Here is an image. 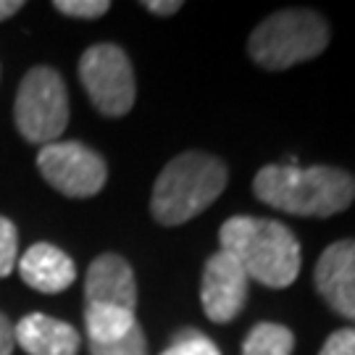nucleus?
<instances>
[{"label":"nucleus","mask_w":355,"mask_h":355,"mask_svg":"<svg viewBox=\"0 0 355 355\" xmlns=\"http://www.w3.org/2000/svg\"><path fill=\"white\" fill-rule=\"evenodd\" d=\"M145 8L155 16H174V13L182 8V3L179 0H168V3H161V0H148V3H142Z\"/></svg>","instance_id":"21"},{"label":"nucleus","mask_w":355,"mask_h":355,"mask_svg":"<svg viewBox=\"0 0 355 355\" xmlns=\"http://www.w3.org/2000/svg\"><path fill=\"white\" fill-rule=\"evenodd\" d=\"M295 334L282 324L263 321L250 329L242 343V355H292Z\"/></svg>","instance_id":"14"},{"label":"nucleus","mask_w":355,"mask_h":355,"mask_svg":"<svg viewBox=\"0 0 355 355\" xmlns=\"http://www.w3.org/2000/svg\"><path fill=\"white\" fill-rule=\"evenodd\" d=\"M13 347H16V340H13V324L8 321L6 313H0V355H11Z\"/></svg>","instance_id":"20"},{"label":"nucleus","mask_w":355,"mask_h":355,"mask_svg":"<svg viewBox=\"0 0 355 355\" xmlns=\"http://www.w3.org/2000/svg\"><path fill=\"white\" fill-rule=\"evenodd\" d=\"M13 121L26 142H58L69 127V92L64 76L51 66L29 69L16 92Z\"/></svg>","instance_id":"5"},{"label":"nucleus","mask_w":355,"mask_h":355,"mask_svg":"<svg viewBox=\"0 0 355 355\" xmlns=\"http://www.w3.org/2000/svg\"><path fill=\"white\" fill-rule=\"evenodd\" d=\"M313 284L334 313L355 324V240L331 242L318 258Z\"/></svg>","instance_id":"9"},{"label":"nucleus","mask_w":355,"mask_h":355,"mask_svg":"<svg viewBox=\"0 0 355 355\" xmlns=\"http://www.w3.org/2000/svg\"><path fill=\"white\" fill-rule=\"evenodd\" d=\"M221 250L250 277L271 290H284L300 274V242L282 221L258 216H232L218 232Z\"/></svg>","instance_id":"2"},{"label":"nucleus","mask_w":355,"mask_h":355,"mask_svg":"<svg viewBox=\"0 0 355 355\" xmlns=\"http://www.w3.org/2000/svg\"><path fill=\"white\" fill-rule=\"evenodd\" d=\"M89 355H148V340L145 331L140 329V324L129 331L124 340L111 345H89Z\"/></svg>","instance_id":"15"},{"label":"nucleus","mask_w":355,"mask_h":355,"mask_svg":"<svg viewBox=\"0 0 355 355\" xmlns=\"http://www.w3.org/2000/svg\"><path fill=\"white\" fill-rule=\"evenodd\" d=\"M13 340L29 355H76L82 347V337L71 324L45 313H29L13 324Z\"/></svg>","instance_id":"11"},{"label":"nucleus","mask_w":355,"mask_h":355,"mask_svg":"<svg viewBox=\"0 0 355 355\" xmlns=\"http://www.w3.org/2000/svg\"><path fill=\"white\" fill-rule=\"evenodd\" d=\"M253 192L261 203L292 216H327L343 214L355 200V179L334 166L271 164L263 166L253 179Z\"/></svg>","instance_id":"1"},{"label":"nucleus","mask_w":355,"mask_h":355,"mask_svg":"<svg viewBox=\"0 0 355 355\" xmlns=\"http://www.w3.org/2000/svg\"><path fill=\"white\" fill-rule=\"evenodd\" d=\"M85 303L135 311L137 279H135L132 266L121 255L103 253L89 263L87 277H85Z\"/></svg>","instance_id":"10"},{"label":"nucleus","mask_w":355,"mask_h":355,"mask_svg":"<svg viewBox=\"0 0 355 355\" xmlns=\"http://www.w3.org/2000/svg\"><path fill=\"white\" fill-rule=\"evenodd\" d=\"M21 279L24 284H29L32 290L45 292V295H55V292H64L66 287H71L76 279V266L74 261L58 250L55 245L48 242H37L32 245L24 255H21Z\"/></svg>","instance_id":"12"},{"label":"nucleus","mask_w":355,"mask_h":355,"mask_svg":"<svg viewBox=\"0 0 355 355\" xmlns=\"http://www.w3.org/2000/svg\"><path fill=\"white\" fill-rule=\"evenodd\" d=\"M229 171L216 155L200 150L179 153L164 166L153 184L150 214L164 227H179L203 214L227 187Z\"/></svg>","instance_id":"3"},{"label":"nucleus","mask_w":355,"mask_h":355,"mask_svg":"<svg viewBox=\"0 0 355 355\" xmlns=\"http://www.w3.org/2000/svg\"><path fill=\"white\" fill-rule=\"evenodd\" d=\"M21 8H24V3H21V0H0V21L11 19L13 13H19Z\"/></svg>","instance_id":"22"},{"label":"nucleus","mask_w":355,"mask_h":355,"mask_svg":"<svg viewBox=\"0 0 355 355\" xmlns=\"http://www.w3.org/2000/svg\"><path fill=\"white\" fill-rule=\"evenodd\" d=\"M329 45V24L313 11L287 8L263 19L248 40V53L266 71L311 61Z\"/></svg>","instance_id":"4"},{"label":"nucleus","mask_w":355,"mask_h":355,"mask_svg":"<svg viewBox=\"0 0 355 355\" xmlns=\"http://www.w3.org/2000/svg\"><path fill=\"white\" fill-rule=\"evenodd\" d=\"M318 355H355V329L334 331Z\"/></svg>","instance_id":"19"},{"label":"nucleus","mask_w":355,"mask_h":355,"mask_svg":"<svg viewBox=\"0 0 355 355\" xmlns=\"http://www.w3.org/2000/svg\"><path fill=\"white\" fill-rule=\"evenodd\" d=\"M19 263V232L11 218L0 216V279L8 277Z\"/></svg>","instance_id":"16"},{"label":"nucleus","mask_w":355,"mask_h":355,"mask_svg":"<svg viewBox=\"0 0 355 355\" xmlns=\"http://www.w3.org/2000/svg\"><path fill=\"white\" fill-rule=\"evenodd\" d=\"M161 355H221V353H218V347L205 334L187 329L182 331V334H177V340L171 343V347H166Z\"/></svg>","instance_id":"17"},{"label":"nucleus","mask_w":355,"mask_h":355,"mask_svg":"<svg viewBox=\"0 0 355 355\" xmlns=\"http://www.w3.org/2000/svg\"><path fill=\"white\" fill-rule=\"evenodd\" d=\"M53 8L71 19H101L111 11L108 0H55Z\"/></svg>","instance_id":"18"},{"label":"nucleus","mask_w":355,"mask_h":355,"mask_svg":"<svg viewBox=\"0 0 355 355\" xmlns=\"http://www.w3.org/2000/svg\"><path fill=\"white\" fill-rule=\"evenodd\" d=\"M37 168L53 190L66 198H92L108 179V166L101 153L71 140L42 145L37 153Z\"/></svg>","instance_id":"7"},{"label":"nucleus","mask_w":355,"mask_h":355,"mask_svg":"<svg viewBox=\"0 0 355 355\" xmlns=\"http://www.w3.org/2000/svg\"><path fill=\"white\" fill-rule=\"evenodd\" d=\"M248 290H250V277L229 253L216 250L205 261L200 300H203V313L214 324H229L240 316L248 303Z\"/></svg>","instance_id":"8"},{"label":"nucleus","mask_w":355,"mask_h":355,"mask_svg":"<svg viewBox=\"0 0 355 355\" xmlns=\"http://www.w3.org/2000/svg\"><path fill=\"white\" fill-rule=\"evenodd\" d=\"M137 327L135 311L114 308V305H87L85 308V329L89 345H111L124 340Z\"/></svg>","instance_id":"13"},{"label":"nucleus","mask_w":355,"mask_h":355,"mask_svg":"<svg viewBox=\"0 0 355 355\" xmlns=\"http://www.w3.org/2000/svg\"><path fill=\"white\" fill-rule=\"evenodd\" d=\"M79 82L87 89L92 105L111 119L129 114L137 98L132 61L119 45H111V42L92 45L82 53Z\"/></svg>","instance_id":"6"}]
</instances>
